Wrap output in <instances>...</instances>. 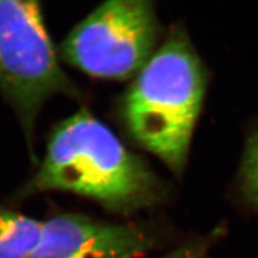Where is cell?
<instances>
[{
  "label": "cell",
  "mask_w": 258,
  "mask_h": 258,
  "mask_svg": "<svg viewBox=\"0 0 258 258\" xmlns=\"http://www.w3.org/2000/svg\"><path fill=\"white\" fill-rule=\"evenodd\" d=\"M41 228V222L0 208V258H29Z\"/></svg>",
  "instance_id": "6"
},
{
  "label": "cell",
  "mask_w": 258,
  "mask_h": 258,
  "mask_svg": "<svg viewBox=\"0 0 258 258\" xmlns=\"http://www.w3.org/2000/svg\"><path fill=\"white\" fill-rule=\"evenodd\" d=\"M206 72L187 37L175 31L139 72L124 118L141 147L182 172L206 92Z\"/></svg>",
  "instance_id": "2"
},
{
  "label": "cell",
  "mask_w": 258,
  "mask_h": 258,
  "mask_svg": "<svg viewBox=\"0 0 258 258\" xmlns=\"http://www.w3.org/2000/svg\"><path fill=\"white\" fill-rule=\"evenodd\" d=\"M0 91L29 145L43 103L56 94H78L58 62L37 2L0 0Z\"/></svg>",
  "instance_id": "3"
},
{
  "label": "cell",
  "mask_w": 258,
  "mask_h": 258,
  "mask_svg": "<svg viewBox=\"0 0 258 258\" xmlns=\"http://www.w3.org/2000/svg\"><path fill=\"white\" fill-rule=\"evenodd\" d=\"M241 187L248 203L258 209V131L246 145L241 169Z\"/></svg>",
  "instance_id": "7"
},
{
  "label": "cell",
  "mask_w": 258,
  "mask_h": 258,
  "mask_svg": "<svg viewBox=\"0 0 258 258\" xmlns=\"http://www.w3.org/2000/svg\"><path fill=\"white\" fill-rule=\"evenodd\" d=\"M159 242L157 231L148 226L60 214L42 223L29 258H142Z\"/></svg>",
  "instance_id": "5"
},
{
  "label": "cell",
  "mask_w": 258,
  "mask_h": 258,
  "mask_svg": "<svg viewBox=\"0 0 258 258\" xmlns=\"http://www.w3.org/2000/svg\"><path fill=\"white\" fill-rule=\"evenodd\" d=\"M223 232L222 229H215L208 235L187 240L156 258H210V251Z\"/></svg>",
  "instance_id": "8"
},
{
  "label": "cell",
  "mask_w": 258,
  "mask_h": 258,
  "mask_svg": "<svg viewBox=\"0 0 258 258\" xmlns=\"http://www.w3.org/2000/svg\"><path fill=\"white\" fill-rule=\"evenodd\" d=\"M48 190L74 192L111 211L131 213L154 205L160 185L141 158L84 110L54 129L42 164L22 196Z\"/></svg>",
  "instance_id": "1"
},
{
  "label": "cell",
  "mask_w": 258,
  "mask_h": 258,
  "mask_svg": "<svg viewBox=\"0 0 258 258\" xmlns=\"http://www.w3.org/2000/svg\"><path fill=\"white\" fill-rule=\"evenodd\" d=\"M158 25L144 0H110L76 26L60 46L62 59L85 74L123 80L152 57Z\"/></svg>",
  "instance_id": "4"
}]
</instances>
